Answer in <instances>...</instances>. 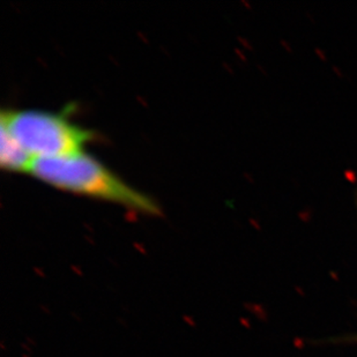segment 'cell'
Wrapping results in <instances>:
<instances>
[{"label":"cell","instance_id":"cell-2","mask_svg":"<svg viewBox=\"0 0 357 357\" xmlns=\"http://www.w3.org/2000/svg\"><path fill=\"white\" fill-rule=\"evenodd\" d=\"M0 126L6 128L35 160L77 154L93 138L89 130L64 115L38 110H3Z\"/></svg>","mask_w":357,"mask_h":357},{"label":"cell","instance_id":"cell-1","mask_svg":"<svg viewBox=\"0 0 357 357\" xmlns=\"http://www.w3.org/2000/svg\"><path fill=\"white\" fill-rule=\"evenodd\" d=\"M31 175L68 192L115 202L145 214H159L153 199L123 182L98 160L80 152L54 159L35 160Z\"/></svg>","mask_w":357,"mask_h":357},{"label":"cell","instance_id":"cell-3","mask_svg":"<svg viewBox=\"0 0 357 357\" xmlns=\"http://www.w3.org/2000/svg\"><path fill=\"white\" fill-rule=\"evenodd\" d=\"M0 165L8 172H29L35 159L13 138L6 128L0 126Z\"/></svg>","mask_w":357,"mask_h":357}]
</instances>
